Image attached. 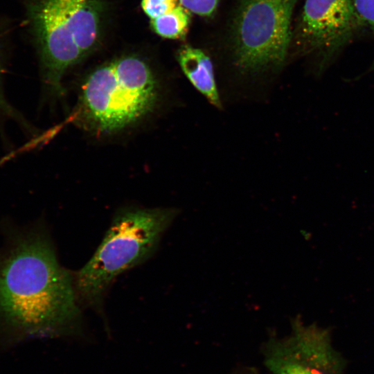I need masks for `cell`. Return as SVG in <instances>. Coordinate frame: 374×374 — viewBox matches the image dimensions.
<instances>
[{"label": "cell", "instance_id": "9", "mask_svg": "<svg viewBox=\"0 0 374 374\" xmlns=\"http://www.w3.org/2000/svg\"><path fill=\"white\" fill-rule=\"evenodd\" d=\"M190 12L180 4L171 11L151 19L153 30L159 36L168 39H182L188 30Z\"/></svg>", "mask_w": 374, "mask_h": 374}, {"label": "cell", "instance_id": "5", "mask_svg": "<svg viewBox=\"0 0 374 374\" xmlns=\"http://www.w3.org/2000/svg\"><path fill=\"white\" fill-rule=\"evenodd\" d=\"M296 0H241L233 20L231 46L242 72L258 74L279 69L292 39Z\"/></svg>", "mask_w": 374, "mask_h": 374}, {"label": "cell", "instance_id": "7", "mask_svg": "<svg viewBox=\"0 0 374 374\" xmlns=\"http://www.w3.org/2000/svg\"><path fill=\"white\" fill-rule=\"evenodd\" d=\"M292 330L267 344L265 362L271 374H326L332 355L328 333L298 321Z\"/></svg>", "mask_w": 374, "mask_h": 374}, {"label": "cell", "instance_id": "6", "mask_svg": "<svg viewBox=\"0 0 374 374\" xmlns=\"http://www.w3.org/2000/svg\"><path fill=\"white\" fill-rule=\"evenodd\" d=\"M364 27L353 0H305L295 42L321 72Z\"/></svg>", "mask_w": 374, "mask_h": 374}, {"label": "cell", "instance_id": "10", "mask_svg": "<svg viewBox=\"0 0 374 374\" xmlns=\"http://www.w3.org/2000/svg\"><path fill=\"white\" fill-rule=\"evenodd\" d=\"M179 0H142L141 7L145 13L154 19L164 15L178 6Z\"/></svg>", "mask_w": 374, "mask_h": 374}, {"label": "cell", "instance_id": "4", "mask_svg": "<svg viewBox=\"0 0 374 374\" xmlns=\"http://www.w3.org/2000/svg\"><path fill=\"white\" fill-rule=\"evenodd\" d=\"M29 17L39 47L44 78L62 93V78L95 46L100 28L99 0H33Z\"/></svg>", "mask_w": 374, "mask_h": 374}, {"label": "cell", "instance_id": "12", "mask_svg": "<svg viewBox=\"0 0 374 374\" xmlns=\"http://www.w3.org/2000/svg\"><path fill=\"white\" fill-rule=\"evenodd\" d=\"M353 1L360 17L374 35V0H353Z\"/></svg>", "mask_w": 374, "mask_h": 374}, {"label": "cell", "instance_id": "11", "mask_svg": "<svg viewBox=\"0 0 374 374\" xmlns=\"http://www.w3.org/2000/svg\"><path fill=\"white\" fill-rule=\"evenodd\" d=\"M220 0H179V4L202 17H211L215 12Z\"/></svg>", "mask_w": 374, "mask_h": 374}, {"label": "cell", "instance_id": "3", "mask_svg": "<svg viewBox=\"0 0 374 374\" xmlns=\"http://www.w3.org/2000/svg\"><path fill=\"white\" fill-rule=\"evenodd\" d=\"M159 94L149 66L137 57H123L98 67L84 80L76 121L89 131L114 132L152 112Z\"/></svg>", "mask_w": 374, "mask_h": 374}, {"label": "cell", "instance_id": "1", "mask_svg": "<svg viewBox=\"0 0 374 374\" xmlns=\"http://www.w3.org/2000/svg\"><path fill=\"white\" fill-rule=\"evenodd\" d=\"M0 313L30 335L82 334L73 275L60 264L45 233L21 240L0 269Z\"/></svg>", "mask_w": 374, "mask_h": 374}, {"label": "cell", "instance_id": "13", "mask_svg": "<svg viewBox=\"0 0 374 374\" xmlns=\"http://www.w3.org/2000/svg\"><path fill=\"white\" fill-rule=\"evenodd\" d=\"M0 114L19 118V114L7 100L1 87V67L0 63Z\"/></svg>", "mask_w": 374, "mask_h": 374}, {"label": "cell", "instance_id": "2", "mask_svg": "<svg viewBox=\"0 0 374 374\" xmlns=\"http://www.w3.org/2000/svg\"><path fill=\"white\" fill-rule=\"evenodd\" d=\"M177 213L170 208L130 207L118 211L92 257L73 274L80 303L102 312L116 278L154 254Z\"/></svg>", "mask_w": 374, "mask_h": 374}, {"label": "cell", "instance_id": "8", "mask_svg": "<svg viewBox=\"0 0 374 374\" xmlns=\"http://www.w3.org/2000/svg\"><path fill=\"white\" fill-rule=\"evenodd\" d=\"M180 67L193 87L217 109L222 107L210 57L202 50L181 47L177 55Z\"/></svg>", "mask_w": 374, "mask_h": 374}]
</instances>
